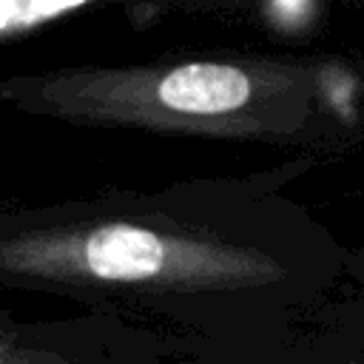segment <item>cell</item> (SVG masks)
Instances as JSON below:
<instances>
[{"label":"cell","mask_w":364,"mask_h":364,"mask_svg":"<svg viewBox=\"0 0 364 364\" xmlns=\"http://www.w3.org/2000/svg\"><path fill=\"white\" fill-rule=\"evenodd\" d=\"M85 264L94 276L111 282L151 279L165 264V245L145 228L111 225L88 236Z\"/></svg>","instance_id":"cell-2"},{"label":"cell","mask_w":364,"mask_h":364,"mask_svg":"<svg viewBox=\"0 0 364 364\" xmlns=\"http://www.w3.org/2000/svg\"><path fill=\"white\" fill-rule=\"evenodd\" d=\"M256 94L253 74L236 63L193 60L159 71L151 82L156 105L173 114L219 117L245 108Z\"/></svg>","instance_id":"cell-1"}]
</instances>
